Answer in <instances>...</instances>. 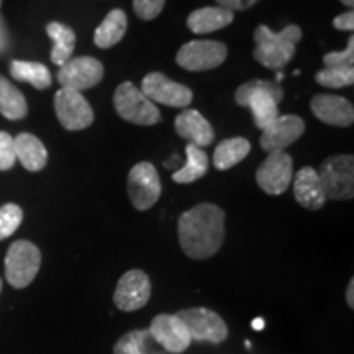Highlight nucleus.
Returning a JSON list of instances; mask_svg holds the SVG:
<instances>
[{
	"label": "nucleus",
	"instance_id": "ea45409f",
	"mask_svg": "<svg viewBox=\"0 0 354 354\" xmlns=\"http://www.w3.org/2000/svg\"><path fill=\"white\" fill-rule=\"evenodd\" d=\"M2 286H3V282H2V279H0V292H2Z\"/></svg>",
	"mask_w": 354,
	"mask_h": 354
},
{
	"label": "nucleus",
	"instance_id": "a211bd4d",
	"mask_svg": "<svg viewBox=\"0 0 354 354\" xmlns=\"http://www.w3.org/2000/svg\"><path fill=\"white\" fill-rule=\"evenodd\" d=\"M174 125L177 135L198 148H205L215 140V131L210 122L197 110H184L176 117Z\"/></svg>",
	"mask_w": 354,
	"mask_h": 354
},
{
	"label": "nucleus",
	"instance_id": "39448f33",
	"mask_svg": "<svg viewBox=\"0 0 354 354\" xmlns=\"http://www.w3.org/2000/svg\"><path fill=\"white\" fill-rule=\"evenodd\" d=\"M317 172L326 201H349L354 197V158L351 154L325 159Z\"/></svg>",
	"mask_w": 354,
	"mask_h": 354
},
{
	"label": "nucleus",
	"instance_id": "473e14b6",
	"mask_svg": "<svg viewBox=\"0 0 354 354\" xmlns=\"http://www.w3.org/2000/svg\"><path fill=\"white\" fill-rule=\"evenodd\" d=\"M325 68H339V66L354 64V37H349L348 48L344 51H331L323 57Z\"/></svg>",
	"mask_w": 354,
	"mask_h": 354
},
{
	"label": "nucleus",
	"instance_id": "58836bf2",
	"mask_svg": "<svg viewBox=\"0 0 354 354\" xmlns=\"http://www.w3.org/2000/svg\"><path fill=\"white\" fill-rule=\"evenodd\" d=\"M339 2H342L343 6L349 7V8H353V6H354V0H339Z\"/></svg>",
	"mask_w": 354,
	"mask_h": 354
},
{
	"label": "nucleus",
	"instance_id": "b1692460",
	"mask_svg": "<svg viewBox=\"0 0 354 354\" xmlns=\"http://www.w3.org/2000/svg\"><path fill=\"white\" fill-rule=\"evenodd\" d=\"M0 113L7 120H21L28 113V104L19 87L0 74Z\"/></svg>",
	"mask_w": 354,
	"mask_h": 354
},
{
	"label": "nucleus",
	"instance_id": "2eb2a0df",
	"mask_svg": "<svg viewBox=\"0 0 354 354\" xmlns=\"http://www.w3.org/2000/svg\"><path fill=\"white\" fill-rule=\"evenodd\" d=\"M148 330L154 343L171 354L184 353L192 343L187 326L177 313H159L153 318Z\"/></svg>",
	"mask_w": 354,
	"mask_h": 354
},
{
	"label": "nucleus",
	"instance_id": "f03ea898",
	"mask_svg": "<svg viewBox=\"0 0 354 354\" xmlns=\"http://www.w3.org/2000/svg\"><path fill=\"white\" fill-rule=\"evenodd\" d=\"M300 38H302V30L297 25H287L277 33L272 32L269 26L259 25L254 32V59L268 69H282L294 57L295 46Z\"/></svg>",
	"mask_w": 354,
	"mask_h": 354
},
{
	"label": "nucleus",
	"instance_id": "e433bc0d",
	"mask_svg": "<svg viewBox=\"0 0 354 354\" xmlns=\"http://www.w3.org/2000/svg\"><path fill=\"white\" fill-rule=\"evenodd\" d=\"M346 302L349 305V308H354V279H351V281H349V284H348Z\"/></svg>",
	"mask_w": 354,
	"mask_h": 354
},
{
	"label": "nucleus",
	"instance_id": "ddd939ff",
	"mask_svg": "<svg viewBox=\"0 0 354 354\" xmlns=\"http://www.w3.org/2000/svg\"><path fill=\"white\" fill-rule=\"evenodd\" d=\"M104 77V66L92 56L71 57L57 71V82L64 88L82 92L95 87Z\"/></svg>",
	"mask_w": 354,
	"mask_h": 354
},
{
	"label": "nucleus",
	"instance_id": "f3484780",
	"mask_svg": "<svg viewBox=\"0 0 354 354\" xmlns=\"http://www.w3.org/2000/svg\"><path fill=\"white\" fill-rule=\"evenodd\" d=\"M312 112L318 120L331 127H349L354 122L353 104L344 97L333 94L315 95L310 102Z\"/></svg>",
	"mask_w": 354,
	"mask_h": 354
},
{
	"label": "nucleus",
	"instance_id": "1a4fd4ad",
	"mask_svg": "<svg viewBox=\"0 0 354 354\" xmlns=\"http://www.w3.org/2000/svg\"><path fill=\"white\" fill-rule=\"evenodd\" d=\"M128 196L136 210H149L161 197L162 187L159 174L151 162H138L128 174Z\"/></svg>",
	"mask_w": 354,
	"mask_h": 354
},
{
	"label": "nucleus",
	"instance_id": "a878e982",
	"mask_svg": "<svg viewBox=\"0 0 354 354\" xmlns=\"http://www.w3.org/2000/svg\"><path fill=\"white\" fill-rule=\"evenodd\" d=\"M251 151V143L245 138H228L216 146L214 151V165L218 171L232 169L241 162Z\"/></svg>",
	"mask_w": 354,
	"mask_h": 354
},
{
	"label": "nucleus",
	"instance_id": "f704fd0d",
	"mask_svg": "<svg viewBox=\"0 0 354 354\" xmlns=\"http://www.w3.org/2000/svg\"><path fill=\"white\" fill-rule=\"evenodd\" d=\"M333 26L336 30H342V32H353L354 30V12L348 10L338 15L333 20Z\"/></svg>",
	"mask_w": 354,
	"mask_h": 354
},
{
	"label": "nucleus",
	"instance_id": "0eeeda50",
	"mask_svg": "<svg viewBox=\"0 0 354 354\" xmlns=\"http://www.w3.org/2000/svg\"><path fill=\"white\" fill-rule=\"evenodd\" d=\"M177 317L187 326L192 342L220 344L228 338V326L218 313L205 307L184 308Z\"/></svg>",
	"mask_w": 354,
	"mask_h": 354
},
{
	"label": "nucleus",
	"instance_id": "9b49d317",
	"mask_svg": "<svg viewBox=\"0 0 354 354\" xmlns=\"http://www.w3.org/2000/svg\"><path fill=\"white\" fill-rule=\"evenodd\" d=\"M294 179V161L284 151L269 153L256 171V183L268 196L284 194Z\"/></svg>",
	"mask_w": 354,
	"mask_h": 354
},
{
	"label": "nucleus",
	"instance_id": "aec40b11",
	"mask_svg": "<svg viewBox=\"0 0 354 354\" xmlns=\"http://www.w3.org/2000/svg\"><path fill=\"white\" fill-rule=\"evenodd\" d=\"M233 19V12L223 7H203L190 13L187 17V26L190 32L205 35L225 28L232 24Z\"/></svg>",
	"mask_w": 354,
	"mask_h": 354
},
{
	"label": "nucleus",
	"instance_id": "bb28decb",
	"mask_svg": "<svg viewBox=\"0 0 354 354\" xmlns=\"http://www.w3.org/2000/svg\"><path fill=\"white\" fill-rule=\"evenodd\" d=\"M10 76L19 82L32 84L38 91H44L53 82L50 69L44 64L33 63V61L13 59L10 63Z\"/></svg>",
	"mask_w": 354,
	"mask_h": 354
},
{
	"label": "nucleus",
	"instance_id": "4c0bfd02",
	"mask_svg": "<svg viewBox=\"0 0 354 354\" xmlns=\"http://www.w3.org/2000/svg\"><path fill=\"white\" fill-rule=\"evenodd\" d=\"M263 325H264L263 320H254L253 322V328L254 330H263Z\"/></svg>",
	"mask_w": 354,
	"mask_h": 354
},
{
	"label": "nucleus",
	"instance_id": "6ab92c4d",
	"mask_svg": "<svg viewBox=\"0 0 354 354\" xmlns=\"http://www.w3.org/2000/svg\"><path fill=\"white\" fill-rule=\"evenodd\" d=\"M294 197L307 210H320L326 203L317 169L312 166H305L295 174L294 179Z\"/></svg>",
	"mask_w": 354,
	"mask_h": 354
},
{
	"label": "nucleus",
	"instance_id": "412c9836",
	"mask_svg": "<svg viewBox=\"0 0 354 354\" xmlns=\"http://www.w3.org/2000/svg\"><path fill=\"white\" fill-rule=\"evenodd\" d=\"M15 141V154L21 166L30 172L41 171L48 162V151L44 145L32 133H20L17 135Z\"/></svg>",
	"mask_w": 354,
	"mask_h": 354
},
{
	"label": "nucleus",
	"instance_id": "6e6552de",
	"mask_svg": "<svg viewBox=\"0 0 354 354\" xmlns=\"http://www.w3.org/2000/svg\"><path fill=\"white\" fill-rule=\"evenodd\" d=\"M228 50L223 43L214 39H194L177 51L176 61L180 68L192 73H202L218 68L227 59Z\"/></svg>",
	"mask_w": 354,
	"mask_h": 354
},
{
	"label": "nucleus",
	"instance_id": "7c9ffc66",
	"mask_svg": "<svg viewBox=\"0 0 354 354\" xmlns=\"http://www.w3.org/2000/svg\"><path fill=\"white\" fill-rule=\"evenodd\" d=\"M15 141L7 131H0V171H8L15 166Z\"/></svg>",
	"mask_w": 354,
	"mask_h": 354
},
{
	"label": "nucleus",
	"instance_id": "a19ab883",
	"mask_svg": "<svg viewBox=\"0 0 354 354\" xmlns=\"http://www.w3.org/2000/svg\"><path fill=\"white\" fill-rule=\"evenodd\" d=\"M2 2H3V0H0V7H2Z\"/></svg>",
	"mask_w": 354,
	"mask_h": 354
},
{
	"label": "nucleus",
	"instance_id": "4be33fe9",
	"mask_svg": "<svg viewBox=\"0 0 354 354\" xmlns=\"http://www.w3.org/2000/svg\"><path fill=\"white\" fill-rule=\"evenodd\" d=\"M128 28V19L127 13L120 10V8H113L107 13L104 21L97 26L94 33V43L99 48H112L118 44L125 37Z\"/></svg>",
	"mask_w": 354,
	"mask_h": 354
},
{
	"label": "nucleus",
	"instance_id": "f257e3e1",
	"mask_svg": "<svg viewBox=\"0 0 354 354\" xmlns=\"http://www.w3.org/2000/svg\"><path fill=\"white\" fill-rule=\"evenodd\" d=\"M177 232L190 259L212 258L225 240V212L214 203H201L179 216Z\"/></svg>",
	"mask_w": 354,
	"mask_h": 354
},
{
	"label": "nucleus",
	"instance_id": "c9c22d12",
	"mask_svg": "<svg viewBox=\"0 0 354 354\" xmlns=\"http://www.w3.org/2000/svg\"><path fill=\"white\" fill-rule=\"evenodd\" d=\"M8 44H10V37H8V28L3 17L0 15V56L8 50Z\"/></svg>",
	"mask_w": 354,
	"mask_h": 354
},
{
	"label": "nucleus",
	"instance_id": "dca6fc26",
	"mask_svg": "<svg viewBox=\"0 0 354 354\" xmlns=\"http://www.w3.org/2000/svg\"><path fill=\"white\" fill-rule=\"evenodd\" d=\"M305 131V122L297 115H279L261 135V148L268 153L284 151L294 145Z\"/></svg>",
	"mask_w": 354,
	"mask_h": 354
},
{
	"label": "nucleus",
	"instance_id": "2f4dec72",
	"mask_svg": "<svg viewBox=\"0 0 354 354\" xmlns=\"http://www.w3.org/2000/svg\"><path fill=\"white\" fill-rule=\"evenodd\" d=\"M166 0H133V10L136 17L145 21L156 19L165 8Z\"/></svg>",
	"mask_w": 354,
	"mask_h": 354
},
{
	"label": "nucleus",
	"instance_id": "c85d7f7f",
	"mask_svg": "<svg viewBox=\"0 0 354 354\" xmlns=\"http://www.w3.org/2000/svg\"><path fill=\"white\" fill-rule=\"evenodd\" d=\"M315 81L323 87L342 88L353 86L354 69L353 66H339V68H325L318 71Z\"/></svg>",
	"mask_w": 354,
	"mask_h": 354
},
{
	"label": "nucleus",
	"instance_id": "423d86ee",
	"mask_svg": "<svg viewBox=\"0 0 354 354\" xmlns=\"http://www.w3.org/2000/svg\"><path fill=\"white\" fill-rule=\"evenodd\" d=\"M113 105L123 120L135 125H156L161 122V112L156 105L131 82H122L113 95Z\"/></svg>",
	"mask_w": 354,
	"mask_h": 354
},
{
	"label": "nucleus",
	"instance_id": "cd10ccee",
	"mask_svg": "<svg viewBox=\"0 0 354 354\" xmlns=\"http://www.w3.org/2000/svg\"><path fill=\"white\" fill-rule=\"evenodd\" d=\"M149 330H133L128 331L118 339L113 348V354H162L158 349L149 346L151 342Z\"/></svg>",
	"mask_w": 354,
	"mask_h": 354
},
{
	"label": "nucleus",
	"instance_id": "7ed1b4c3",
	"mask_svg": "<svg viewBox=\"0 0 354 354\" xmlns=\"http://www.w3.org/2000/svg\"><path fill=\"white\" fill-rule=\"evenodd\" d=\"M284 99V91L276 82L254 79L238 87L234 100L240 107L253 113L256 127L264 130L279 117V102Z\"/></svg>",
	"mask_w": 354,
	"mask_h": 354
},
{
	"label": "nucleus",
	"instance_id": "9d476101",
	"mask_svg": "<svg viewBox=\"0 0 354 354\" xmlns=\"http://www.w3.org/2000/svg\"><path fill=\"white\" fill-rule=\"evenodd\" d=\"M56 117L68 131L86 130L94 122V110L82 92L61 87L55 95Z\"/></svg>",
	"mask_w": 354,
	"mask_h": 354
},
{
	"label": "nucleus",
	"instance_id": "393cba45",
	"mask_svg": "<svg viewBox=\"0 0 354 354\" xmlns=\"http://www.w3.org/2000/svg\"><path fill=\"white\" fill-rule=\"evenodd\" d=\"M185 156H187L185 165L172 174V180L177 184L196 183L205 176L209 169V156L198 146L189 143L185 146Z\"/></svg>",
	"mask_w": 354,
	"mask_h": 354
},
{
	"label": "nucleus",
	"instance_id": "f8f14e48",
	"mask_svg": "<svg viewBox=\"0 0 354 354\" xmlns=\"http://www.w3.org/2000/svg\"><path fill=\"white\" fill-rule=\"evenodd\" d=\"M151 297V281L141 269L127 271L118 281L113 294L115 307L122 312H135L143 308Z\"/></svg>",
	"mask_w": 354,
	"mask_h": 354
},
{
	"label": "nucleus",
	"instance_id": "5701e85b",
	"mask_svg": "<svg viewBox=\"0 0 354 354\" xmlns=\"http://www.w3.org/2000/svg\"><path fill=\"white\" fill-rule=\"evenodd\" d=\"M48 37L53 39L51 63L56 66H63L73 57L74 48H76V33L68 25L61 21H51L46 25Z\"/></svg>",
	"mask_w": 354,
	"mask_h": 354
},
{
	"label": "nucleus",
	"instance_id": "c756f323",
	"mask_svg": "<svg viewBox=\"0 0 354 354\" xmlns=\"http://www.w3.org/2000/svg\"><path fill=\"white\" fill-rule=\"evenodd\" d=\"M24 210L17 203H6L0 207V240H7L20 228Z\"/></svg>",
	"mask_w": 354,
	"mask_h": 354
},
{
	"label": "nucleus",
	"instance_id": "20e7f679",
	"mask_svg": "<svg viewBox=\"0 0 354 354\" xmlns=\"http://www.w3.org/2000/svg\"><path fill=\"white\" fill-rule=\"evenodd\" d=\"M41 266V251L26 240L13 241L6 254V279L13 289H25L37 277Z\"/></svg>",
	"mask_w": 354,
	"mask_h": 354
},
{
	"label": "nucleus",
	"instance_id": "72a5a7b5",
	"mask_svg": "<svg viewBox=\"0 0 354 354\" xmlns=\"http://www.w3.org/2000/svg\"><path fill=\"white\" fill-rule=\"evenodd\" d=\"M259 0H216L218 7L227 8V10H248L253 6H256Z\"/></svg>",
	"mask_w": 354,
	"mask_h": 354
},
{
	"label": "nucleus",
	"instance_id": "4468645a",
	"mask_svg": "<svg viewBox=\"0 0 354 354\" xmlns=\"http://www.w3.org/2000/svg\"><path fill=\"white\" fill-rule=\"evenodd\" d=\"M140 88L153 104L158 102V104L174 109L187 107L194 99L192 91L187 86L171 81L161 73H149L143 79Z\"/></svg>",
	"mask_w": 354,
	"mask_h": 354
}]
</instances>
